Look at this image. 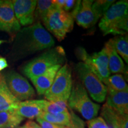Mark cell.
I'll return each mask as SVG.
<instances>
[{
	"mask_svg": "<svg viewBox=\"0 0 128 128\" xmlns=\"http://www.w3.org/2000/svg\"><path fill=\"white\" fill-rule=\"evenodd\" d=\"M18 128H22V127H18Z\"/></svg>",
	"mask_w": 128,
	"mask_h": 128,
	"instance_id": "cell-37",
	"label": "cell"
},
{
	"mask_svg": "<svg viewBox=\"0 0 128 128\" xmlns=\"http://www.w3.org/2000/svg\"><path fill=\"white\" fill-rule=\"evenodd\" d=\"M76 1L74 0H65V3L63 8L65 12H68L74 8L75 7V5L76 4Z\"/></svg>",
	"mask_w": 128,
	"mask_h": 128,
	"instance_id": "cell-30",
	"label": "cell"
},
{
	"mask_svg": "<svg viewBox=\"0 0 128 128\" xmlns=\"http://www.w3.org/2000/svg\"><path fill=\"white\" fill-rule=\"evenodd\" d=\"M12 6L16 17L20 26H28L33 24L34 21L36 0H14Z\"/></svg>",
	"mask_w": 128,
	"mask_h": 128,
	"instance_id": "cell-12",
	"label": "cell"
},
{
	"mask_svg": "<svg viewBox=\"0 0 128 128\" xmlns=\"http://www.w3.org/2000/svg\"><path fill=\"white\" fill-rule=\"evenodd\" d=\"M27 124H28V126H30V128H41L39 124L33 121H28L27 122Z\"/></svg>",
	"mask_w": 128,
	"mask_h": 128,
	"instance_id": "cell-33",
	"label": "cell"
},
{
	"mask_svg": "<svg viewBox=\"0 0 128 128\" xmlns=\"http://www.w3.org/2000/svg\"><path fill=\"white\" fill-rule=\"evenodd\" d=\"M20 28L14 14L12 1L0 0V31L14 35L20 31Z\"/></svg>",
	"mask_w": 128,
	"mask_h": 128,
	"instance_id": "cell-11",
	"label": "cell"
},
{
	"mask_svg": "<svg viewBox=\"0 0 128 128\" xmlns=\"http://www.w3.org/2000/svg\"><path fill=\"white\" fill-rule=\"evenodd\" d=\"M114 50L128 63V40L127 35H118L109 40Z\"/></svg>",
	"mask_w": 128,
	"mask_h": 128,
	"instance_id": "cell-19",
	"label": "cell"
},
{
	"mask_svg": "<svg viewBox=\"0 0 128 128\" xmlns=\"http://www.w3.org/2000/svg\"><path fill=\"white\" fill-rule=\"evenodd\" d=\"M74 20V19L70 12L55 7L48 12L42 21L46 29L59 41H62L69 32L72 30Z\"/></svg>",
	"mask_w": 128,
	"mask_h": 128,
	"instance_id": "cell-4",
	"label": "cell"
},
{
	"mask_svg": "<svg viewBox=\"0 0 128 128\" xmlns=\"http://www.w3.org/2000/svg\"><path fill=\"white\" fill-rule=\"evenodd\" d=\"M8 66L7 60L4 57L0 56V72H1L4 69L7 68Z\"/></svg>",
	"mask_w": 128,
	"mask_h": 128,
	"instance_id": "cell-31",
	"label": "cell"
},
{
	"mask_svg": "<svg viewBox=\"0 0 128 128\" xmlns=\"http://www.w3.org/2000/svg\"><path fill=\"white\" fill-rule=\"evenodd\" d=\"M55 2L56 7L63 9L65 3V0H55Z\"/></svg>",
	"mask_w": 128,
	"mask_h": 128,
	"instance_id": "cell-32",
	"label": "cell"
},
{
	"mask_svg": "<svg viewBox=\"0 0 128 128\" xmlns=\"http://www.w3.org/2000/svg\"><path fill=\"white\" fill-rule=\"evenodd\" d=\"M56 7L55 0H39L37 1L34 12V20H42L51 10Z\"/></svg>",
	"mask_w": 128,
	"mask_h": 128,
	"instance_id": "cell-23",
	"label": "cell"
},
{
	"mask_svg": "<svg viewBox=\"0 0 128 128\" xmlns=\"http://www.w3.org/2000/svg\"><path fill=\"white\" fill-rule=\"evenodd\" d=\"M76 54L78 58L82 60V62L98 76L102 82L104 83L110 76L111 73L108 68V56L104 48L100 52L90 55L84 48L78 47L76 50Z\"/></svg>",
	"mask_w": 128,
	"mask_h": 128,
	"instance_id": "cell-8",
	"label": "cell"
},
{
	"mask_svg": "<svg viewBox=\"0 0 128 128\" xmlns=\"http://www.w3.org/2000/svg\"><path fill=\"white\" fill-rule=\"evenodd\" d=\"M67 103L70 108L79 112L88 120L97 116L100 107L89 98L86 88L80 82L75 83L72 87Z\"/></svg>",
	"mask_w": 128,
	"mask_h": 128,
	"instance_id": "cell-5",
	"label": "cell"
},
{
	"mask_svg": "<svg viewBox=\"0 0 128 128\" xmlns=\"http://www.w3.org/2000/svg\"><path fill=\"white\" fill-rule=\"evenodd\" d=\"M72 87L71 70L68 65L62 66L56 75L52 86L44 97L49 102H68Z\"/></svg>",
	"mask_w": 128,
	"mask_h": 128,
	"instance_id": "cell-6",
	"label": "cell"
},
{
	"mask_svg": "<svg viewBox=\"0 0 128 128\" xmlns=\"http://www.w3.org/2000/svg\"><path fill=\"white\" fill-rule=\"evenodd\" d=\"M106 104L118 113L128 114V91L114 92L108 90Z\"/></svg>",
	"mask_w": 128,
	"mask_h": 128,
	"instance_id": "cell-15",
	"label": "cell"
},
{
	"mask_svg": "<svg viewBox=\"0 0 128 128\" xmlns=\"http://www.w3.org/2000/svg\"><path fill=\"white\" fill-rule=\"evenodd\" d=\"M92 0L76 1L72 12H70L77 24L85 28H92L98 21L92 9Z\"/></svg>",
	"mask_w": 128,
	"mask_h": 128,
	"instance_id": "cell-10",
	"label": "cell"
},
{
	"mask_svg": "<svg viewBox=\"0 0 128 128\" xmlns=\"http://www.w3.org/2000/svg\"><path fill=\"white\" fill-rule=\"evenodd\" d=\"M2 74L10 92L19 101L28 100L34 97V88L28 80L20 74L14 70H10Z\"/></svg>",
	"mask_w": 128,
	"mask_h": 128,
	"instance_id": "cell-9",
	"label": "cell"
},
{
	"mask_svg": "<svg viewBox=\"0 0 128 128\" xmlns=\"http://www.w3.org/2000/svg\"><path fill=\"white\" fill-rule=\"evenodd\" d=\"M67 106V102L59 101L54 102L46 100L44 108V112L50 114H58L68 110Z\"/></svg>",
	"mask_w": 128,
	"mask_h": 128,
	"instance_id": "cell-24",
	"label": "cell"
},
{
	"mask_svg": "<svg viewBox=\"0 0 128 128\" xmlns=\"http://www.w3.org/2000/svg\"><path fill=\"white\" fill-rule=\"evenodd\" d=\"M23 120L15 110L0 112V128L18 127Z\"/></svg>",
	"mask_w": 128,
	"mask_h": 128,
	"instance_id": "cell-18",
	"label": "cell"
},
{
	"mask_svg": "<svg viewBox=\"0 0 128 128\" xmlns=\"http://www.w3.org/2000/svg\"><path fill=\"white\" fill-rule=\"evenodd\" d=\"M20 103L8 88L2 73H0V112L16 110Z\"/></svg>",
	"mask_w": 128,
	"mask_h": 128,
	"instance_id": "cell-16",
	"label": "cell"
},
{
	"mask_svg": "<svg viewBox=\"0 0 128 128\" xmlns=\"http://www.w3.org/2000/svg\"></svg>",
	"mask_w": 128,
	"mask_h": 128,
	"instance_id": "cell-38",
	"label": "cell"
},
{
	"mask_svg": "<svg viewBox=\"0 0 128 128\" xmlns=\"http://www.w3.org/2000/svg\"><path fill=\"white\" fill-rule=\"evenodd\" d=\"M55 42L51 34L40 22L20 30L16 35L12 49L15 60L26 57L44 49H50Z\"/></svg>",
	"mask_w": 128,
	"mask_h": 128,
	"instance_id": "cell-1",
	"label": "cell"
},
{
	"mask_svg": "<svg viewBox=\"0 0 128 128\" xmlns=\"http://www.w3.org/2000/svg\"><path fill=\"white\" fill-rule=\"evenodd\" d=\"M6 42V41L5 40H0V45H1V44H3V43Z\"/></svg>",
	"mask_w": 128,
	"mask_h": 128,
	"instance_id": "cell-35",
	"label": "cell"
},
{
	"mask_svg": "<svg viewBox=\"0 0 128 128\" xmlns=\"http://www.w3.org/2000/svg\"><path fill=\"white\" fill-rule=\"evenodd\" d=\"M128 12L127 0H122L112 4L98 24L103 34L126 35L128 30Z\"/></svg>",
	"mask_w": 128,
	"mask_h": 128,
	"instance_id": "cell-2",
	"label": "cell"
},
{
	"mask_svg": "<svg viewBox=\"0 0 128 128\" xmlns=\"http://www.w3.org/2000/svg\"><path fill=\"white\" fill-rule=\"evenodd\" d=\"M45 102L44 100H28L20 102L15 111L24 119H33L39 118L44 112Z\"/></svg>",
	"mask_w": 128,
	"mask_h": 128,
	"instance_id": "cell-13",
	"label": "cell"
},
{
	"mask_svg": "<svg viewBox=\"0 0 128 128\" xmlns=\"http://www.w3.org/2000/svg\"><path fill=\"white\" fill-rule=\"evenodd\" d=\"M102 116L108 128H121L119 124V113L109 108L106 104L102 108Z\"/></svg>",
	"mask_w": 128,
	"mask_h": 128,
	"instance_id": "cell-22",
	"label": "cell"
},
{
	"mask_svg": "<svg viewBox=\"0 0 128 128\" xmlns=\"http://www.w3.org/2000/svg\"><path fill=\"white\" fill-rule=\"evenodd\" d=\"M65 61V52L61 46L50 48L40 55L28 62L22 71L28 78L36 77L56 65H62Z\"/></svg>",
	"mask_w": 128,
	"mask_h": 128,
	"instance_id": "cell-3",
	"label": "cell"
},
{
	"mask_svg": "<svg viewBox=\"0 0 128 128\" xmlns=\"http://www.w3.org/2000/svg\"><path fill=\"white\" fill-rule=\"evenodd\" d=\"M106 87L108 90L114 92H123L128 91V84L122 74H116L110 76L104 82Z\"/></svg>",
	"mask_w": 128,
	"mask_h": 128,
	"instance_id": "cell-21",
	"label": "cell"
},
{
	"mask_svg": "<svg viewBox=\"0 0 128 128\" xmlns=\"http://www.w3.org/2000/svg\"><path fill=\"white\" fill-rule=\"evenodd\" d=\"M71 119L68 125L64 126V128H85L84 122L72 111L70 112Z\"/></svg>",
	"mask_w": 128,
	"mask_h": 128,
	"instance_id": "cell-26",
	"label": "cell"
},
{
	"mask_svg": "<svg viewBox=\"0 0 128 128\" xmlns=\"http://www.w3.org/2000/svg\"><path fill=\"white\" fill-rule=\"evenodd\" d=\"M88 128H108V126L102 117H98L88 122Z\"/></svg>",
	"mask_w": 128,
	"mask_h": 128,
	"instance_id": "cell-27",
	"label": "cell"
},
{
	"mask_svg": "<svg viewBox=\"0 0 128 128\" xmlns=\"http://www.w3.org/2000/svg\"><path fill=\"white\" fill-rule=\"evenodd\" d=\"M104 48L106 51L108 56V68L110 73L119 74L125 72V66L121 57L114 50L110 40H108Z\"/></svg>",
	"mask_w": 128,
	"mask_h": 128,
	"instance_id": "cell-17",
	"label": "cell"
},
{
	"mask_svg": "<svg viewBox=\"0 0 128 128\" xmlns=\"http://www.w3.org/2000/svg\"><path fill=\"white\" fill-rule=\"evenodd\" d=\"M22 128H30V127L29 126H28V124L26 123V124L24 125L23 127H22Z\"/></svg>",
	"mask_w": 128,
	"mask_h": 128,
	"instance_id": "cell-34",
	"label": "cell"
},
{
	"mask_svg": "<svg viewBox=\"0 0 128 128\" xmlns=\"http://www.w3.org/2000/svg\"><path fill=\"white\" fill-rule=\"evenodd\" d=\"M76 71L82 86L92 98L99 103L103 102L106 98L108 89L98 76L82 62L76 64Z\"/></svg>",
	"mask_w": 128,
	"mask_h": 128,
	"instance_id": "cell-7",
	"label": "cell"
},
{
	"mask_svg": "<svg viewBox=\"0 0 128 128\" xmlns=\"http://www.w3.org/2000/svg\"><path fill=\"white\" fill-rule=\"evenodd\" d=\"M39 118L51 124L60 126L68 125L71 119V115L68 110L58 114H50L43 112Z\"/></svg>",
	"mask_w": 128,
	"mask_h": 128,
	"instance_id": "cell-20",
	"label": "cell"
},
{
	"mask_svg": "<svg viewBox=\"0 0 128 128\" xmlns=\"http://www.w3.org/2000/svg\"><path fill=\"white\" fill-rule=\"evenodd\" d=\"M119 124L121 128H128V114L119 113Z\"/></svg>",
	"mask_w": 128,
	"mask_h": 128,
	"instance_id": "cell-29",
	"label": "cell"
},
{
	"mask_svg": "<svg viewBox=\"0 0 128 128\" xmlns=\"http://www.w3.org/2000/svg\"><path fill=\"white\" fill-rule=\"evenodd\" d=\"M115 1L114 0H104V1H93L92 4V7L93 9L97 19L103 17L106 12L108 11L110 6L114 4Z\"/></svg>",
	"mask_w": 128,
	"mask_h": 128,
	"instance_id": "cell-25",
	"label": "cell"
},
{
	"mask_svg": "<svg viewBox=\"0 0 128 128\" xmlns=\"http://www.w3.org/2000/svg\"><path fill=\"white\" fill-rule=\"evenodd\" d=\"M18 127H5V128H18Z\"/></svg>",
	"mask_w": 128,
	"mask_h": 128,
	"instance_id": "cell-36",
	"label": "cell"
},
{
	"mask_svg": "<svg viewBox=\"0 0 128 128\" xmlns=\"http://www.w3.org/2000/svg\"><path fill=\"white\" fill-rule=\"evenodd\" d=\"M61 68V65H56L47 70L45 72L36 76L30 78L32 82L36 88L38 94L43 95L50 88L56 76V75Z\"/></svg>",
	"mask_w": 128,
	"mask_h": 128,
	"instance_id": "cell-14",
	"label": "cell"
},
{
	"mask_svg": "<svg viewBox=\"0 0 128 128\" xmlns=\"http://www.w3.org/2000/svg\"><path fill=\"white\" fill-rule=\"evenodd\" d=\"M36 120L41 128H64V126L57 125V124H51L49 122L44 120L40 118H37Z\"/></svg>",
	"mask_w": 128,
	"mask_h": 128,
	"instance_id": "cell-28",
	"label": "cell"
}]
</instances>
